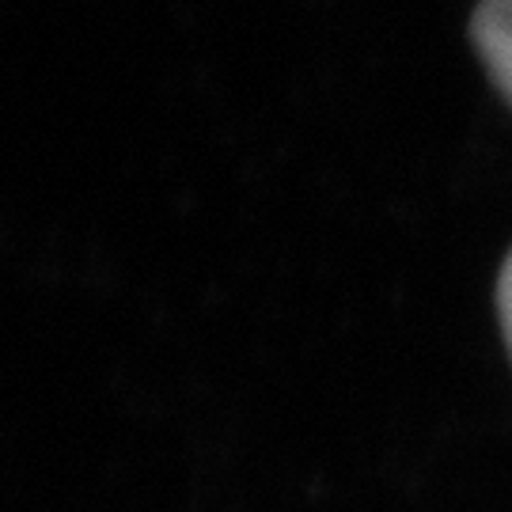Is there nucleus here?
<instances>
[{"label": "nucleus", "instance_id": "obj_1", "mask_svg": "<svg viewBox=\"0 0 512 512\" xmlns=\"http://www.w3.org/2000/svg\"><path fill=\"white\" fill-rule=\"evenodd\" d=\"M471 42L497 92L512 103V0H482L471 16Z\"/></svg>", "mask_w": 512, "mask_h": 512}, {"label": "nucleus", "instance_id": "obj_2", "mask_svg": "<svg viewBox=\"0 0 512 512\" xmlns=\"http://www.w3.org/2000/svg\"><path fill=\"white\" fill-rule=\"evenodd\" d=\"M497 315H501V327H505V342L512 349V255L505 262V270L497 277Z\"/></svg>", "mask_w": 512, "mask_h": 512}]
</instances>
